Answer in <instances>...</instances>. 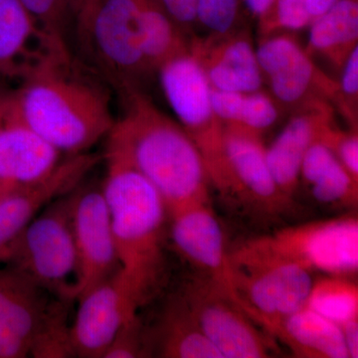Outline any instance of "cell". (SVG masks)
Returning a JSON list of instances; mask_svg holds the SVG:
<instances>
[{"label": "cell", "instance_id": "1", "mask_svg": "<svg viewBox=\"0 0 358 358\" xmlns=\"http://www.w3.org/2000/svg\"><path fill=\"white\" fill-rule=\"evenodd\" d=\"M119 96L122 114L107 136L105 152L122 157L145 176L164 199L169 216L192 205L209 203L210 179L185 129L143 90Z\"/></svg>", "mask_w": 358, "mask_h": 358}, {"label": "cell", "instance_id": "2", "mask_svg": "<svg viewBox=\"0 0 358 358\" xmlns=\"http://www.w3.org/2000/svg\"><path fill=\"white\" fill-rule=\"evenodd\" d=\"M11 91L25 122L66 157L89 152L115 122L108 89L73 59L46 66Z\"/></svg>", "mask_w": 358, "mask_h": 358}, {"label": "cell", "instance_id": "3", "mask_svg": "<svg viewBox=\"0 0 358 358\" xmlns=\"http://www.w3.org/2000/svg\"><path fill=\"white\" fill-rule=\"evenodd\" d=\"M107 166L102 190L122 282L143 307L164 278V230L169 216L159 192L145 176L117 155L105 152Z\"/></svg>", "mask_w": 358, "mask_h": 358}, {"label": "cell", "instance_id": "4", "mask_svg": "<svg viewBox=\"0 0 358 358\" xmlns=\"http://www.w3.org/2000/svg\"><path fill=\"white\" fill-rule=\"evenodd\" d=\"M50 296L0 264V358L74 357L68 324L73 301Z\"/></svg>", "mask_w": 358, "mask_h": 358}, {"label": "cell", "instance_id": "5", "mask_svg": "<svg viewBox=\"0 0 358 358\" xmlns=\"http://www.w3.org/2000/svg\"><path fill=\"white\" fill-rule=\"evenodd\" d=\"M230 255L235 270L294 264L329 275L352 278L358 270V220L345 215L284 228L249 240Z\"/></svg>", "mask_w": 358, "mask_h": 358}, {"label": "cell", "instance_id": "6", "mask_svg": "<svg viewBox=\"0 0 358 358\" xmlns=\"http://www.w3.org/2000/svg\"><path fill=\"white\" fill-rule=\"evenodd\" d=\"M157 73L178 124L201 155L211 185L225 196L236 195L224 148V126L214 112L211 86L199 63L188 50L167 60Z\"/></svg>", "mask_w": 358, "mask_h": 358}, {"label": "cell", "instance_id": "7", "mask_svg": "<svg viewBox=\"0 0 358 358\" xmlns=\"http://www.w3.org/2000/svg\"><path fill=\"white\" fill-rule=\"evenodd\" d=\"M72 192L53 200L35 216L0 259L42 289L64 300L76 274Z\"/></svg>", "mask_w": 358, "mask_h": 358}, {"label": "cell", "instance_id": "8", "mask_svg": "<svg viewBox=\"0 0 358 358\" xmlns=\"http://www.w3.org/2000/svg\"><path fill=\"white\" fill-rule=\"evenodd\" d=\"M86 52L119 95L141 90L150 73L143 55L138 0H100Z\"/></svg>", "mask_w": 358, "mask_h": 358}, {"label": "cell", "instance_id": "9", "mask_svg": "<svg viewBox=\"0 0 358 358\" xmlns=\"http://www.w3.org/2000/svg\"><path fill=\"white\" fill-rule=\"evenodd\" d=\"M264 83L281 109L296 113L320 105H339L338 83L289 34L263 37L256 49Z\"/></svg>", "mask_w": 358, "mask_h": 358}, {"label": "cell", "instance_id": "10", "mask_svg": "<svg viewBox=\"0 0 358 358\" xmlns=\"http://www.w3.org/2000/svg\"><path fill=\"white\" fill-rule=\"evenodd\" d=\"M72 226L77 267L70 296L75 301L121 268L102 186L80 185L73 190Z\"/></svg>", "mask_w": 358, "mask_h": 358}, {"label": "cell", "instance_id": "11", "mask_svg": "<svg viewBox=\"0 0 358 358\" xmlns=\"http://www.w3.org/2000/svg\"><path fill=\"white\" fill-rule=\"evenodd\" d=\"M182 298L193 319L223 358L270 357L274 343L259 331L236 301L210 279L190 284Z\"/></svg>", "mask_w": 358, "mask_h": 358}, {"label": "cell", "instance_id": "12", "mask_svg": "<svg viewBox=\"0 0 358 358\" xmlns=\"http://www.w3.org/2000/svg\"><path fill=\"white\" fill-rule=\"evenodd\" d=\"M64 159L25 122L11 89H0V195L44 180Z\"/></svg>", "mask_w": 358, "mask_h": 358}, {"label": "cell", "instance_id": "13", "mask_svg": "<svg viewBox=\"0 0 358 358\" xmlns=\"http://www.w3.org/2000/svg\"><path fill=\"white\" fill-rule=\"evenodd\" d=\"M75 301L78 308L70 326L75 357L103 358L115 334L141 308L124 286L120 270Z\"/></svg>", "mask_w": 358, "mask_h": 358}, {"label": "cell", "instance_id": "14", "mask_svg": "<svg viewBox=\"0 0 358 358\" xmlns=\"http://www.w3.org/2000/svg\"><path fill=\"white\" fill-rule=\"evenodd\" d=\"M71 59L69 47L47 34L20 0H0V80L18 85L52 63Z\"/></svg>", "mask_w": 358, "mask_h": 358}, {"label": "cell", "instance_id": "15", "mask_svg": "<svg viewBox=\"0 0 358 358\" xmlns=\"http://www.w3.org/2000/svg\"><path fill=\"white\" fill-rule=\"evenodd\" d=\"M234 271L233 300L252 320L286 317L307 305L313 280L294 264Z\"/></svg>", "mask_w": 358, "mask_h": 358}, {"label": "cell", "instance_id": "16", "mask_svg": "<svg viewBox=\"0 0 358 358\" xmlns=\"http://www.w3.org/2000/svg\"><path fill=\"white\" fill-rule=\"evenodd\" d=\"M102 160L92 152L69 155L49 178L0 195V259L46 205L82 185Z\"/></svg>", "mask_w": 358, "mask_h": 358}, {"label": "cell", "instance_id": "17", "mask_svg": "<svg viewBox=\"0 0 358 358\" xmlns=\"http://www.w3.org/2000/svg\"><path fill=\"white\" fill-rule=\"evenodd\" d=\"M169 217L176 251L233 298L234 271L226 251L222 228L210 205H192Z\"/></svg>", "mask_w": 358, "mask_h": 358}, {"label": "cell", "instance_id": "18", "mask_svg": "<svg viewBox=\"0 0 358 358\" xmlns=\"http://www.w3.org/2000/svg\"><path fill=\"white\" fill-rule=\"evenodd\" d=\"M189 51L203 70L211 88L226 92L263 89L264 80L256 49L247 30L225 34L192 36Z\"/></svg>", "mask_w": 358, "mask_h": 358}, {"label": "cell", "instance_id": "19", "mask_svg": "<svg viewBox=\"0 0 358 358\" xmlns=\"http://www.w3.org/2000/svg\"><path fill=\"white\" fill-rule=\"evenodd\" d=\"M261 134L224 126V148L236 195L255 202L267 211L281 210L291 197L281 192L268 169Z\"/></svg>", "mask_w": 358, "mask_h": 358}, {"label": "cell", "instance_id": "20", "mask_svg": "<svg viewBox=\"0 0 358 358\" xmlns=\"http://www.w3.org/2000/svg\"><path fill=\"white\" fill-rule=\"evenodd\" d=\"M334 124V108L320 105L294 113L272 145L266 148L268 169L275 183L291 197L300 182L301 162L308 148Z\"/></svg>", "mask_w": 358, "mask_h": 358}, {"label": "cell", "instance_id": "21", "mask_svg": "<svg viewBox=\"0 0 358 358\" xmlns=\"http://www.w3.org/2000/svg\"><path fill=\"white\" fill-rule=\"evenodd\" d=\"M253 322L288 346L294 357L350 358L341 327L307 306L286 317Z\"/></svg>", "mask_w": 358, "mask_h": 358}, {"label": "cell", "instance_id": "22", "mask_svg": "<svg viewBox=\"0 0 358 358\" xmlns=\"http://www.w3.org/2000/svg\"><path fill=\"white\" fill-rule=\"evenodd\" d=\"M310 56L320 55L341 70L358 46V0H338L310 23Z\"/></svg>", "mask_w": 358, "mask_h": 358}, {"label": "cell", "instance_id": "23", "mask_svg": "<svg viewBox=\"0 0 358 358\" xmlns=\"http://www.w3.org/2000/svg\"><path fill=\"white\" fill-rule=\"evenodd\" d=\"M155 339L162 357L223 358L193 319L182 296L166 306Z\"/></svg>", "mask_w": 358, "mask_h": 358}, {"label": "cell", "instance_id": "24", "mask_svg": "<svg viewBox=\"0 0 358 358\" xmlns=\"http://www.w3.org/2000/svg\"><path fill=\"white\" fill-rule=\"evenodd\" d=\"M143 48L150 74L169 59L189 50L190 38L176 24L162 0H138Z\"/></svg>", "mask_w": 358, "mask_h": 358}, {"label": "cell", "instance_id": "25", "mask_svg": "<svg viewBox=\"0 0 358 358\" xmlns=\"http://www.w3.org/2000/svg\"><path fill=\"white\" fill-rule=\"evenodd\" d=\"M211 102L223 126L237 127L261 136L278 122L281 110L274 98L263 90L243 93L211 88Z\"/></svg>", "mask_w": 358, "mask_h": 358}, {"label": "cell", "instance_id": "26", "mask_svg": "<svg viewBox=\"0 0 358 358\" xmlns=\"http://www.w3.org/2000/svg\"><path fill=\"white\" fill-rule=\"evenodd\" d=\"M307 307L338 326L358 319V286L350 278L329 275L313 281Z\"/></svg>", "mask_w": 358, "mask_h": 358}, {"label": "cell", "instance_id": "27", "mask_svg": "<svg viewBox=\"0 0 358 358\" xmlns=\"http://www.w3.org/2000/svg\"><path fill=\"white\" fill-rule=\"evenodd\" d=\"M307 185L320 203L343 206L357 204L358 181L346 171L338 159L317 171Z\"/></svg>", "mask_w": 358, "mask_h": 358}, {"label": "cell", "instance_id": "28", "mask_svg": "<svg viewBox=\"0 0 358 358\" xmlns=\"http://www.w3.org/2000/svg\"><path fill=\"white\" fill-rule=\"evenodd\" d=\"M40 27L59 43L69 47L73 29L69 0H20Z\"/></svg>", "mask_w": 358, "mask_h": 358}, {"label": "cell", "instance_id": "29", "mask_svg": "<svg viewBox=\"0 0 358 358\" xmlns=\"http://www.w3.org/2000/svg\"><path fill=\"white\" fill-rule=\"evenodd\" d=\"M147 334L138 315L129 320L115 334L103 358H136L150 357L154 339Z\"/></svg>", "mask_w": 358, "mask_h": 358}, {"label": "cell", "instance_id": "30", "mask_svg": "<svg viewBox=\"0 0 358 358\" xmlns=\"http://www.w3.org/2000/svg\"><path fill=\"white\" fill-rule=\"evenodd\" d=\"M240 0H197V24L209 34L219 35L235 29Z\"/></svg>", "mask_w": 358, "mask_h": 358}, {"label": "cell", "instance_id": "31", "mask_svg": "<svg viewBox=\"0 0 358 358\" xmlns=\"http://www.w3.org/2000/svg\"><path fill=\"white\" fill-rule=\"evenodd\" d=\"M320 140L333 150L346 171L358 181L357 129H352L350 131H341L334 124L326 129Z\"/></svg>", "mask_w": 358, "mask_h": 358}, {"label": "cell", "instance_id": "32", "mask_svg": "<svg viewBox=\"0 0 358 358\" xmlns=\"http://www.w3.org/2000/svg\"><path fill=\"white\" fill-rule=\"evenodd\" d=\"M341 71L338 110L352 128L357 129L358 46L353 49Z\"/></svg>", "mask_w": 358, "mask_h": 358}, {"label": "cell", "instance_id": "33", "mask_svg": "<svg viewBox=\"0 0 358 358\" xmlns=\"http://www.w3.org/2000/svg\"><path fill=\"white\" fill-rule=\"evenodd\" d=\"M306 0H275L274 31L278 29H303L310 25Z\"/></svg>", "mask_w": 358, "mask_h": 358}, {"label": "cell", "instance_id": "34", "mask_svg": "<svg viewBox=\"0 0 358 358\" xmlns=\"http://www.w3.org/2000/svg\"><path fill=\"white\" fill-rule=\"evenodd\" d=\"M100 0H69L73 29L76 33L78 43L86 50L94 16Z\"/></svg>", "mask_w": 358, "mask_h": 358}, {"label": "cell", "instance_id": "35", "mask_svg": "<svg viewBox=\"0 0 358 358\" xmlns=\"http://www.w3.org/2000/svg\"><path fill=\"white\" fill-rule=\"evenodd\" d=\"M167 13L187 36H194L197 24V0H162Z\"/></svg>", "mask_w": 358, "mask_h": 358}, {"label": "cell", "instance_id": "36", "mask_svg": "<svg viewBox=\"0 0 358 358\" xmlns=\"http://www.w3.org/2000/svg\"><path fill=\"white\" fill-rule=\"evenodd\" d=\"M249 10L258 18L262 37L274 31V9L275 0H244Z\"/></svg>", "mask_w": 358, "mask_h": 358}, {"label": "cell", "instance_id": "37", "mask_svg": "<svg viewBox=\"0 0 358 358\" xmlns=\"http://www.w3.org/2000/svg\"><path fill=\"white\" fill-rule=\"evenodd\" d=\"M343 333L350 358L358 357V319L350 320L339 326Z\"/></svg>", "mask_w": 358, "mask_h": 358}, {"label": "cell", "instance_id": "38", "mask_svg": "<svg viewBox=\"0 0 358 358\" xmlns=\"http://www.w3.org/2000/svg\"><path fill=\"white\" fill-rule=\"evenodd\" d=\"M338 0H306L310 22L329 10Z\"/></svg>", "mask_w": 358, "mask_h": 358}]
</instances>
